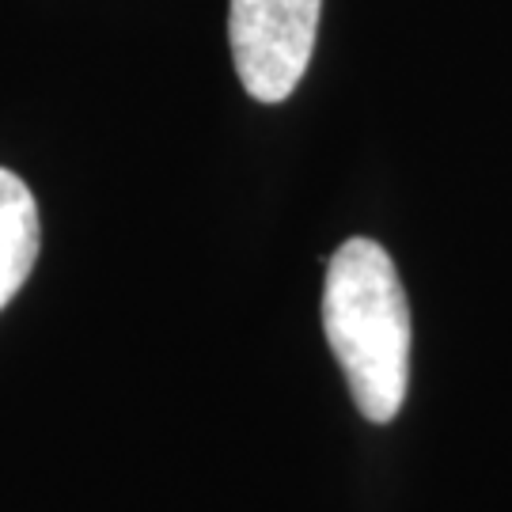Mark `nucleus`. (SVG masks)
Listing matches in <instances>:
<instances>
[{
  "instance_id": "f257e3e1",
  "label": "nucleus",
  "mask_w": 512,
  "mask_h": 512,
  "mask_svg": "<svg viewBox=\"0 0 512 512\" xmlns=\"http://www.w3.org/2000/svg\"><path fill=\"white\" fill-rule=\"evenodd\" d=\"M323 327L357 410L376 425L395 418L410 384V304L376 239L353 236L330 255Z\"/></svg>"
},
{
  "instance_id": "f03ea898",
  "label": "nucleus",
  "mask_w": 512,
  "mask_h": 512,
  "mask_svg": "<svg viewBox=\"0 0 512 512\" xmlns=\"http://www.w3.org/2000/svg\"><path fill=\"white\" fill-rule=\"evenodd\" d=\"M323 0H232L228 38L243 88L258 103H281L308 73Z\"/></svg>"
},
{
  "instance_id": "7ed1b4c3",
  "label": "nucleus",
  "mask_w": 512,
  "mask_h": 512,
  "mask_svg": "<svg viewBox=\"0 0 512 512\" xmlns=\"http://www.w3.org/2000/svg\"><path fill=\"white\" fill-rule=\"evenodd\" d=\"M42 247L38 205L27 183L0 167V308L23 289Z\"/></svg>"
}]
</instances>
